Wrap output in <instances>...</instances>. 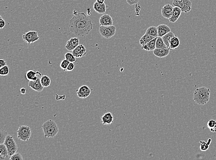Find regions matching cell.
Returning <instances> with one entry per match:
<instances>
[{"label": "cell", "instance_id": "cell-1", "mask_svg": "<svg viewBox=\"0 0 216 160\" xmlns=\"http://www.w3.org/2000/svg\"><path fill=\"white\" fill-rule=\"evenodd\" d=\"M70 31L78 37L88 35L93 27L92 20L84 13L74 15L69 21Z\"/></svg>", "mask_w": 216, "mask_h": 160}, {"label": "cell", "instance_id": "cell-2", "mask_svg": "<svg viewBox=\"0 0 216 160\" xmlns=\"http://www.w3.org/2000/svg\"><path fill=\"white\" fill-rule=\"evenodd\" d=\"M211 90L207 87H200L195 90L193 94V100L197 104L204 105L210 100Z\"/></svg>", "mask_w": 216, "mask_h": 160}, {"label": "cell", "instance_id": "cell-3", "mask_svg": "<svg viewBox=\"0 0 216 160\" xmlns=\"http://www.w3.org/2000/svg\"><path fill=\"white\" fill-rule=\"evenodd\" d=\"M44 137L45 138H53L58 134L59 129L57 124L52 119H49L42 125Z\"/></svg>", "mask_w": 216, "mask_h": 160}, {"label": "cell", "instance_id": "cell-4", "mask_svg": "<svg viewBox=\"0 0 216 160\" xmlns=\"http://www.w3.org/2000/svg\"><path fill=\"white\" fill-rule=\"evenodd\" d=\"M18 138L22 141H28L31 136V129L29 126H20L17 131Z\"/></svg>", "mask_w": 216, "mask_h": 160}, {"label": "cell", "instance_id": "cell-5", "mask_svg": "<svg viewBox=\"0 0 216 160\" xmlns=\"http://www.w3.org/2000/svg\"><path fill=\"white\" fill-rule=\"evenodd\" d=\"M172 5L180 8L182 12L187 13L191 11L192 2L190 0H173Z\"/></svg>", "mask_w": 216, "mask_h": 160}, {"label": "cell", "instance_id": "cell-6", "mask_svg": "<svg viewBox=\"0 0 216 160\" xmlns=\"http://www.w3.org/2000/svg\"><path fill=\"white\" fill-rule=\"evenodd\" d=\"M116 27L113 25L109 26H101L99 32L102 37L106 39L113 37L116 33Z\"/></svg>", "mask_w": 216, "mask_h": 160}, {"label": "cell", "instance_id": "cell-7", "mask_svg": "<svg viewBox=\"0 0 216 160\" xmlns=\"http://www.w3.org/2000/svg\"><path fill=\"white\" fill-rule=\"evenodd\" d=\"M4 144L6 146V148L8 149L10 157H11V156L15 154L17 151V145L16 144V142L13 136L8 134Z\"/></svg>", "mask_w": 216, "mask_h": 160}, {"label": "cell", "instance_id": "cell-8", "mask_svg": "<svg viewBox=\"0 0 216 160\" xmlns=\"http://www.w3.org/2000/svg\"><path fill=\"white\" fill-rule=\"evenodd\" d=\"M22 38L26 43L30 45L38 41L40 37L37 31H31L25 33L23 35Z\"/></svg>", "mask_w": 216, "mask_h": 160}, {"label": "cell", "instance_id": "cell-9", "mask_svg": "<svg viewBox=\"0 0 216 160\" xmlns=\"http://www.w3.org/2000/svg\"><path fill=\"white\" fill-rule=\"evenodd\" d=\"M91 90L87 85H83L76 90V94L78 97L81 98H86L90 95Z\"/></svg>", "mask_w": 216, "mask_h": 160}, {"label": "cell", "instance_id": "cell-10", "mask_svg": "<svg viewBox=\"0 0 216 160\" xmlns=\"http://www.w3.org/2000/svg\"><path fill=\"white\" fill-rule=\"evenodd\" d=\"M72 53L76 58H82L87 54L86 48L83 44H79L72 51Z\"/></svg>", "mask_w": 216, "mask_h": 160}, {"label": "cell", "instance_id": "cell-11", "mask_svg": "<svg viewBox=\"0 0 216 160\" xmlns=\"http://www.w3.org/2000/svg\"><path fill=\"white\" fill-rule=\"evenodd\" d=\"M173 8L174 7L169 3L165 5L161 9V14L163 17L164 18L169 19L172 16Z\"/></svg>", "mask_w": 216, "mask_h": 160}, {"label": "cell", "instance_id": "cell-12", "mask_svg": "<svg viewBox=\"0 0 216 160\" xmlns=\"http://www.w3.org/2000/svg\"><path fill=\"white\" fill-rule=\"evenodd\" d=\"M40 79L41 78L38 77L37 80L29 81V83H28L29 87H30L33 90L38 91V92L42 91L43 90L44 87L41 84Z\"/></svg>", "mask_w": 216, "mask_h": 160}, {"label": "cell", "instance_id": "cell-13", "mask_svg": "<svg viewBox=\"0 0 216 160\" xmlns=\"http://www.w3.org/2000/svg\"><path fill=\"white\" fill-rule=\"evenodd\" d=\"M79 45V39L78 38H72L67 42L66 48L68 50L72 51Z\"/></svg>", "mask_w": 216, "mask_h": 160}, {"label": "cell", "instance_id": "cell-14", "mask_svg": "<svg viewBox=\"0 0 216 160\" xmlns=\"http://www.w3.org/2000/svg\"><path fill=\"white\" fill-rule=\"evenodd\" d=\"M99 23L101 26H112L113 25V21L110 15L108 14H104L100 18Z\"/></svg>", "mask_w": 216, "mask_h": 160}, {"label": "cell", "instance_id": "cell-15", "mask_svg": "<svg viewBox=\"0 0 216 160\" xmlns=\"http://www.w3.org/2000/svg\"><path fill=\"white\" fill-rule=\"evenodd\" d=\"M114 117L111 112H108L103 114L101 118V122L103 125H110L113 122Z\"/></svg>", "mask_w": 216, "mask_h": 160}, {"label": "cell", "instance_id": "cell-16", "mask_svg": "<svg viewBox=\"0 0 216 160\" xmlns=\"http://www.w3.org/2000/svg\"><path fill=\"white\" fill-rule=\"evenodd\" d=\"M170 50L168 48H156L153 50L154 55L159 58L166 57L170 53Z\"/></svg>", "mask_w": 216, "mask_h": 160}, {"label": "cell", "instance_id": "cell-17", "mask_svg": "<svg viewBox=\"0 0 216 160\" xmlns=\"http://www.w3.org/2000/svg\"><path fill=\"white\" fill-rule=\"evenodd\" d=\"M182 13V10L178 6H174L172 16L169 19L170 22L171 23L176 22L179 18Z\"/></svg>", "mask_w": 216, "mask_h": 160}, {"label": "cell", "instance_id": "cell-18", "mask_svg": "<svg viewBox=\"0 0 216 160\" xmlns=\"http://www.w3.org/2000/svg\"><path fill=\"white\" fill-rule=\"evenodd\" d=\"M38 75L42 76V73L39 71H35L34 70H30L26 73V78L29 81L35 80H38Z\"/></svg>", "mask_w": 216, "mask_h": 160}, {"label": "cell", "instance_id": "cell-19", "mask_svg": "<svg viewBox=\"0 0 216 160\" xmlns=\"http://www.w3.org/2000/svg\"><path fill=\"white\" fill-rule=\"evenodd\" d=\"M10 158L6 146L4 144H0V160H9Z\"/></svg>", "mask_w": 216, "mask_h": 160}, {"label": "cell", "instance_id": "cell-20", "mask_svg": "<svg viewBox=\"0 0 216 160\" xmlns=\"http://www.w3.org/2000/svg\"><path fill=\"white\" fill-rule=\"evenodd\" d=\"M93 9L96 13L99 14H104L106 12V5L105 3L101 4L98 2H95L93 5Z\"/></svg>", "mask_w": 216, "mask_h": 160}, {"label": "cell", "instance_id": "cell-21", "mask_svg": "<svg viewBox=\"0 0 216 160\" xmlns=\"http://www.w3.org/2000/svg\"><path fill=\"white\" fill-rule=\"evenodd\" d=\"M157 27L158 29V37H163L164 36L171 31L170 27L165 24H161Z\"/></svg>", "mask_w": 216, "mask_h": 160}, {"label": "cell", "instance_id": "cell-22", "mask_svg": "<svg viewBox=\"0 0 216 160\" xmlns=\"http://www.w3.org/2000/svg\"><path fill=\"white\" fill-rule=\"evenodd\" d=\"M157 37L153 39L148 43L142 46L141 48L147 51H153L156 48V42Z\"/></svg>", "mask_w": 216, "mask_h": 160}, {"label": "cell", "instance_id": "cell-23", "mask_svg": "<svg viewBox=\"0 0 216 160\" xmlns=\"http://www.w3.org/2000/svg\"><path fill=\"white\" fill-rule=\"evenodd\" d=\"M175 36V35L174 34L173 32H172V31H170V32L167 33L163 37H162L164 43L166 44V45L169 49H170V42H171V39Z\"/></svg>", "mask_w": 216, "mask_h": 160}, {"label": "cell", "instance_id": "cell-24", "mask_svg": "<svg viewBox=\"0 0 216 160\" xmlns=\"http://www.w3.org/2000/svg\"><path fill=\"white\" fill-rule=\"evenodd\" d=\"M180 44L179 39L176 36H175L171 40L170 42V49L171 50H175L179 46Z\"/></svg>", "mask_w": 216, "mask_h": 160}, {"label": "cell", "instance_id": "cell-25", "mask_svg": "<svg viewBox=\"0 0 216 160\" xmlns=\"http://www.w3.org/2000/svg\"><path fill=\"white\" fill-rule=\"evenodd\" d=\"M156 37H154L153 36L150 35L148 34L145 33L144 35L140 38V44L141 46H143L145 44L148 43V42H150L151 40H152L154 38Z\"/></svg>", "mask_w": 216, "mask_h": 160}, {"label": "cell", "instance_id": "cell-26", "mask_svg": "<svg viewBox=\"0 0 216 160\" xmlns=\"http://www.w3.org/2000/svg\"><path fill=\"white\" fill-rule=\"evenodd\" d=\"M212 140L211 138H209L208 139V142L207 143L204 141H200V149L202 151H207L209 148L210 145L211 144Z\"/></svg>", "mask_w": 216, "mask_h": 160}, {"label": "cell", "instance_id": "cell-27", "mask_svg": "<svg viewBox=\"0 0 216 160\" xmlns=\"http://www.w3.org/2000/svg\"><path fill=\"white\" fill-rule=\"evenodd\" d=\"M146 33L153 36L154 37H158V31L157 27L154 26H152L150 27H148Z\"/></svg>", "mask_w": 216, "mask_h": 160}, {"label": "cell", "instance_id": "cell-28", "mask_svg": "<svg viewBox=\"0 0 216 160\" xmlns=\"http://www.w3.org/2000/svg\"><path fill=\"white\" fill-rule=\"evenodd\" d=\"M41 83L42 85L44 87H47L50 86L51 84V80L50 77L47 75H42L41 76Z\"/></svg>", "mask_w": 216, "mask_h": 160}, {"label": "cell", "instance_id": "cell-29", "mask_svg": "<svg viewBox=\"0 0 216 160\" xmlns=\"http://www.w3.org/2000/svg\"><path fill=\"white\" fill-rule=\"evenodd\" d=\"M208 128L210 131L213 132H216V120L215 119H210L207 124Z\"/></svg>", "mask_w": 216, "mask_h": 160}, {"label": "cell", "instance_id": "cell-30", "mask_svg": "<svg viewBox=\"0 0 216 160\" xmlns=\"http://www.w3.org/2000/svg\"><path fill=\"white\" fill-rule=\"evenodd\" d=\"M156 48H168L164 43L162 37H157L156 42Z\"/></svg>", "mask_w": 216, "mask_h": 160}, {"label": "cell", "instance_id": "cell-31", "mask_svg": "<svg viewBox=\"0 0 216 160\" xmlns=\"http://www.w3.org/2000/svg\"><path fill=\"white\" fill-rule=\"evenodd\" d=\"M8 135V133L3 129H0V144H3L4 143L6 137Z\"/></svg>", "mask_w": 216, "mask_h": 160}, {"label": "cell", "instance_id": "cell-32", "mask_svg": "<svg viewBox=\"0 0 216 160\" xmlns=\"http://www.w3.org/2000/svg\"><path fill=\"white\" fill-rule=\"evenodd\" d=\"M64 57H65V59L68 60L70 63H75L76 61V57L74 56V55L72 54V53L68 52L66 53L64 55Z\"/></svg>", "mask_w": 216, "mask_h": 160}, {"label": "cell", "instance_id": "cell-33", "mask_svg": "<svg viewBox=\"0 0 216 160\" xmlns=\"http://www.w3.org/2000/svg\"><path fill=\"white\" fill-rule=\"evenodd\" d=\"M9 73V68L8 66H4L1 68V70H0V75L2 76H5L8 75Z\"/></svg>", "mask_w": 216, "mask_h": 160}, {"label": "cell", "instance_id": "cell-34", "mask_svg": "<svg viewBox=\"0 0 216 160\" xmlns=\"http://www.w3.org/2000/svg\"><path fill=\"white\" fill-rule=\"evenodd\" d=\"M10 160H23L24 158H23L22 156L20 153H15L13 156H11L10 158Z\"/></svg>", "mask_w": 216, "mask_h": 160}, {"label": "cell", "instance_id": "cell-35", "mask_svg": "<svg viewBox=\"0 0 216 160\" xmlns=\"http://www.w3.org/2000/svg\"><path fill=\"white\" fill-rule=\"evenodd\" d=\"M70 63L68 60H67L66 59L62 60L60 64V67L61 69H63L64 71H66L68 66L69 65Z\"/></svg>", "mask_w": 216, "mask_h": 160}, {"label": "cell", "instance_id": "cell-36", "mask_svg": "<svg viewBox=\"0 0 216 160\" xmlns=\"http://www.w3.org/2000/svg\"><path fill=\"white\" fill-rule=\"evenodd\" d=\"M129 5L132 6L137 4L139 1V0H126Z\"/></svg>", "mask_w": 216, "mask_h": 160}, {"label": "cell", "instance_id": "cell-37", "mask_svg": "<svg viewBox=\"0 0 216 160\" xmlns=\"http://www.w3.org/2000/svg\"><path fill=\"white\" fill-rule=\"evenodd\" d=\"M6 25L5 21L3 19L2 16H0V28L2 29L5 27Z\"/></svg>", "mask_w": 216, "mask_h": 160}, {"label": "cell", "instance_id": "cell-38", "mask_svg": "<svg viewBox=\"0 0 216 160\" xmlns=\"http://www.w3.org/2000/svg\"><path fill=\"white\" fill-rule=\"evenodd\" d=\"M74 68H75V65L73 63H70L69 65L68 66L66 71L69 72V71H72L74 69Z\"/></svg>", "mask_w": 216, "mask_h": 160}, {"label": "cell", "instance_id": "cell-39", "mask_svg": "<svg viewBox=\"0 0 216 160\" xmlns=\"http://www.w3.org/2000/svg\"><path fill=\"white\" fill-rule=\"evenodd\" d=\"M6 65V63L4 60L0 59V68H2V67H4Z\"/></svg>", "mask_w": 216, "mask_h": 160}, {"label": "cell", "instance_id": "cell-40", "mask_svg": "<svg viewBox=\"0 0 216 160\" xmlns=\"http://www.w3.org/2000/svg\"><path fill=\"white\" fill-rule=\"evenodd\" d=\"M21 93L22 94L25 95V94L26 93V90L25 88H21Z\"/></svg>", "mask_w": 216, "mask_h": 160}, {"label": "cell", "instance_id": "cell-41", "mask_svg": "<svg viewBox=\"0 0 216 160\" xmlns=\"http://www.w3.org/2000/svg\"><path fill=\"white\" fill-rule=\"evenodd\" d=\"M105 0H96V1L98 3H101V4H102V3H104V1Z\"/></svg>", "mask_w": 216, "mask_h": 160}]
</instances>
